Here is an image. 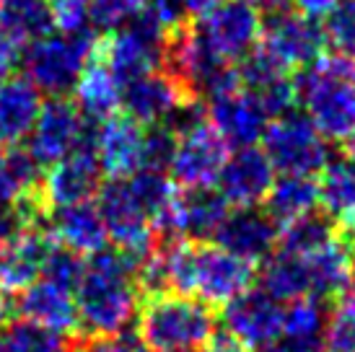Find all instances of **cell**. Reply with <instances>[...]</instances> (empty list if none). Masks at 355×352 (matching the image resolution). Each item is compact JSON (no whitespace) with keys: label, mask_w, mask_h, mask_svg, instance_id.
Returning a JSON list of instances; mask_svg holds the SVG:
<instances>
[{"label":"cell","mask_w":355,"mask_h":352,"mask_svg":"<svg viewBox=\"0 0 355 352\" xmlns=\"http://www.w3.org/2000/svg\"><path fill=\"white\" fill-rule=\"evenodd\" d=\"M80 329L86 334H117L135 322L140 288L135 267L119 249H99L86 256V272L73 290Z\"/></svg>","instance_id":"obj_1"},{"label":"cell","mask_w":355,"mask_h":352,"mask_svg":"<svg viewBox=\"0 0 355 352\" xmlns=\"http://www.w3.org/2000/svg\"><path fill=\"white\" fill-rule=\"evenodd\" d=\"M298 104L324 140L355 132V58L319 55L296 76Z\"/></svg>","instance_id":"obj_2"},{"label":"cell","mask_w":355,"mask_h":352,"mask_svg":"<svg viewBox=\"0 0 355 352\" xmlns=\"http://www.w3.org/2000/svg\"><path fill=\"white\" fill-rule=\"evenodd\" d=\"M138 337L150 352H200L216 337L213 306L192 295H146L138 308Z\"/></svg>","instance_id":"obj_3"},{"label":"cell","mask_w":355,"mask_h":352,"mask_svg":"<svg viewBox=\"0 0 355 352\" xmlns=\"http://www.w3.org/2000/svg\"><path fill=\"white\" fill-rule=\"evenodd\" d=\"M101 34L91 29L76 34H50L24 47L19 65L24 76L40 88L44 96H73L76 83L96 52Z\"/></svg>","instance_id":"obj_4"},{"label":"cell","mask_w":355,"mask_h":352,"mask_svg":"<svg viewBox=\"0 0 355 352\" xmlns=\"http://www.w3.org/2000/svg\"><path fill=\"white\" fill-rule=\"evenodd\" d=\"M166 37V31L146 10H138L122 29L101 37L99 55L112 70L119 88L140 76H148L153 70L164 68Z\"/></svg>","instance_id":"obj_5"},{"label":"cell","mask_w":355,"mask_h":352,"mask_svg":"<svg viewBox=\"0 0 355 352\" xmlns=\"http://www.w3.org/2000/svg\"><path fill=\"white\" fill-rule=\"evenodd\" d=\"M262 150L277 174H319L329 161V148L304 112H288L267 122Z\"/></svg>","instance_id":"obj_6"},{"label":"cell","mask_w":355,"mask_h":352,"mask_svg":"<svg viewBox=\"0 0 355 352\" xmlns=\"http://www.w3.org/2000/svg\"><path fill=\"white\" fill-rule=\"evenodd\" d=\"M262 13L244 0H223L220 6L195 19L192 29L218 60L228 65L241 62L259 44Z\"/></svg>","instance_id":"obj_7"},{"label":"cell","mask_w":355,"mask_h":352,"mask_svg":"<svg viewBox=\"0 0 355 352\" xmlns=\"http://www.w3.org/2000/svg\"><path fill=\"white\" fill-rule=\"evenodd\" d=\"M228 143L218 135L205 114L177 132V148L171 158V179L179 189L216 186L220 168L228 158Z\"/></svg>","instance_id":"obj_8"},{"label":"cell","mask_w":355,"mask_h":352,"mask_svg":"<svg viewBox=\"0 0 355 352\" xmlns=\"http://www.w3.org/2000/svg\"><path fill=\"white\" fill-rule=\"evenodd\" d=\"M257 47L267 52L283 70L296 76L309 68L319 55H324L327 42L322 24H316V19L293 10H280L267 16Z\"/></svg>","instance_id":"obj_9"},{"label":"cell","mask_w":355,"mask_h":352,"mask_svg":"<svg viewBox=\"0 0 355 352\" xmlns=\"http://www.w3.org/2000/svg\"><path fill=\"white\" fill-rule=\"evenodd\" d=\"M202 112L218 135L228 143V148L257 146L270 122L259 98L241 83H234V86L220 88L216 94L205 96Z\"/></svg>","instance_id":"obj_10"},{"label":"cell","mask_w":355,"mask_h":352,"mask_svg":"<svg viewBox=\"0 0 355 352\" xmlns=\"http://www.w3.org/2000/svg\"><path fill=\"white\" fill-rule=\"evenodd\" d=\"M226 334L247 350H265L283 337V303L262 288H249L223 306Z\"/></svg>","instance_id":"obj_11"},{"label":"cell","mask_w":355,"mask_h":352,"mask_svg":"<svg viewBox=\"0 0 355 352\" xmlns=\"http://www.w3.org/2000/svg\"><path fill=\"white\" fill-rule=\"evenodd\" d=\"M192 101L198 98L189 96L184 86L177 78H171L166 70H153L148 76L130 80L128 86H122V94H119L122 114L135 119L140 127L164 125L179 109Z\"/></svg>","instance_id":"obj_12"},{"label":"cell","mask_w":355,"mask_h":352,"mask_svg":"<svg viewBox=\"0 0 355 352\" xmlns=\"http://www.w3.org/2000/svg\"><path fill=\"white\" fill-rule=\"evenodd\" d=\"M275 174L277 171L272 168L262 148H234L220 168L216 189L226 197V202L234 210L236 207H259L275 182Z\"/></svg>","instance_id":"obj_13"},{"label":"cell","mask_w":355,"mask_h":352,"mask_svg":"<svg viewBox=\"0 0 355 352\" xmlns=\"http://www.w3.org/2000/svg\"><path fill=\"white\" fill-rule=\"evenodd\" d=\"M80 130V109L73 96H47L42 101L40 117L29 132V153L40 166L50 168L73 153Z\"/></svg>","instance_id":"obj_14"},{"label":"cell","mask_w":355,"mask_h":352,"mask_svg":"<svg viewBox=\"0 0 355 352\" xmlns=\"http://www.w3.org/2000/svg\"><path fill=\"white\" fill-rule=\"evenodd\" d=\"M99 156L91 150H73L68 156L52 164L50 171L42 176L40 195L44 200L47 210L68 207L76 202L94 200L101 186Z\"/></svg>","instance_id":"obj_15"},{"label":"cell","mask_w":355,"mask_h":352,"mask_svg":"<svg viewBox=\"0 0 355 352\" xmlns=\"http://www.w3.org/2000/svg\"><path fill=\"white\" fill-rule=\"evenodd\" d=\"M280 228L262 207H236L218 228L216 244L257 267L277 249Z\"/></svg>","instance_id":"obj_16"},{"label":"cell","mask_w":355,"mask_h":352,"mask_svg":"<svg viewBox=\"0 0 355 352\" xmlns=\"http://www.w3.org/2000/svg\"><path fill=\"white\" fill-rule=\"evenodd\" d=\"M52 236L47 225L21 231L0 244V293L19 295L31 283H37L44 270V259L50 254Z\"/></svg>","instance_id":"obj_17"},{"label":"cell","mask_w":355,"mask_h":352,"mask_svg":"<svg viewBox=\"0 0 355 352\" xmlns=\"http://www.w3.org/2000/svg\"><path fill=\"white\" fill-rule=\"evenodd\" d=\"M143 135L146 127H140L128 114H112L104 119L96 140V156L99 166L107 179H128L143 166Z\"/></svg>","instance_id":"obj_18"},{"label":"cell","mask_w":355,"mask_h":352,"mask_svg":"<svg viewBox=\"0 0 355 352\" xmlns=\"http://www.w3.org/2000/svg\"><path fill=\"white\" fill-rule=\"evenodd\" d=\"M301 256L306 259V267H309L311 298L337 301L353 288L355 249L340 234H335L319 249Z\"/></svg>","instance_id":"obj_19"},{"label":"cell","mask_w":355,"mask_h":352,"mask_svg":"<svg viewBox=\"0 0 355 352\" xmlns=\"http://www.w3.org/2000/svg\"><path fill=\"white\" fill-rule=\"evenodd\" d=\"M16 313L21 319L37 322L42 326H50L60 334L76 337V332L80 329L78 322V308H76V298L70 290L60 288V285L50 283L40 277L37 283H31L26 290H21L16 295L13 303Z\"/></svg>","instance_id":"obj_20"},{"label":"cell","mask_w":355,"mask_h":352,"mask_svg":"<svg viewBox=\"0 0 355 352\" xmlns=\"http://www.w3.org/2000/svg\"><path fill=\"white\" fill-rule=\"evenodd\" d=\"M47 234L58 244L68 246V249H73V252H78L83 256L104 249L109 241L104 218H101L99 207H96L94 200L50 210V215H47Z\"/></svg>","instance_id":"obj_21"},{"label":"cell","mask_w":355,"mask_h":352,"mask_svg":"<svg viewBox=\"0 0 355 352\" xmlns=\"http://www.w3.org/2000/svg\"><path fill=\"white\" fill-rule=\"evenodd\" d=\"M50 0H0V47L19 55L31 42L55 34Z\"/></svg>","instance_id":"obj_22"},{"label":"cell","mask_w":355,"mask_h":352,"mask_svg":"<svg viewBox=\"0 0 355 352\" xmlns=\"http://www.w3.org/2000/svg\"><path fill=\"white\" fill-rule=\"evenodd\" d=\"M42 94L24 73H10L0 83V146H19L40 117Z\"/></svg>","instance_id":"obj_23"},{"label":"cell","mask_w":355,"mask_h":352,"mask_svg":"<svg viewBox=\"0 0 355 352\" xmlns=\"http://www.w3.org/2000/svg\"><path fill=\"white\" fill-rule=\"evenodd\" d=\"M119 94H122V88H119V83L114 80L112 70L107 68L104 58L99 55V44H96V52L91 55V60L86 62L83 73H80L78 83H76L73 101L78 104L80 114L86 119L104 122V119H109L112 114H117Z\"/></svg>","instance_id":"obj_24"},{"label":"cell","mask_w":355,"mask_h":352,"mask_svg":"<svg viewBox=\"0 0 355 352\" xmlns=\"http://www.w3.org/2000/svg\"><path fill=\"white\" fill-rule=\"evenodd\" d=\"M262 210L283 228L319 210V184L314 176L280 174L267 192Z\"/></svg>","instance_id":"obj_25"},{"label":"cell","mask_w":355,"mask_h":352,"mask_svg":"<svg viewBox=\"0 0 355 352\" xmlns=\"http://www.w3.org/2000/svg\"><path fill=\"white\" fill-rule=\"evenodd\" d=\"M259 280H262V290L270 293L280 303H291L296 298L311 295V280H309L306 259L296 252L280 249V246L262 262Z\"/></svg>","instance_id":"obj_26"},{"label":"cell","mask_w":355,"mask_h":352,"mask_svg":"<svg viewBox=\"0 0 355 352\" xmlns=\"http://www.w3.org/2000/svg\"><path fill=\"white\" fill-rule=\"evenodd\" d=\"M319 207H324V215L340 218L355 207V161L335 158L327 161L319 171Z\"/></svg>","instance_id":"obj_27"},{"label":"cell","mask_w":355,"mask_h":352,"mask_svg":"<svg viewBox=\"0 0 355 352\" xmlns=\"http://www.w3.org/2000/svg\"><path fill=\"white\" fill-rule=\"evenodd\" d=\"M3 347L6 352H73L76 337L60 334L50 326H42L29 319H10L3 329Z\"/></svg>","instance_id":"obj_28"},{"label":"cell","mask_w":355,"mask_h":352,"mask_svg":"<svg viewBox=\"0 0 355 352\" xmlns=\"http://www.w3.org/2000/svg\"><path fill=\"white\" fill-rule=\"evenodd\" d=\"M324 326V301L309 295V298H296L291 303H283V337H280V342L322 344Z\"/></svg>","instance_id":"obj_29"},{"label":"cell","mask_w":355,"mask_h":352,"mask_svg":"<svg viewBox=\"0 0 355 352\" xmlns=\"http://www.w3.org/2000/svg\"><path fill=\"white\" fill-rule=\"evenodd\" d=\"M322 352H355V293L337 298L335 308L327 313Z\"/></svg>","instance_id":"obj_30"},{"label":"cell","mask_w":355,"mask_h":352,"mask_svg":"<svg viewBox=\"0 0 355 352\" xmlns=\"http://www.w3.org/2000/svg\"><path fill=\"white\" fill-rule=\"evenodd\" d=\"M83 272H86V256L78 254V252H73V249H68V246L58 244V241L52 238L50 254H47V259H44L42 277L73 293L76 285L80 283Z\"/></svg>","instance_id":"obj_31"},{"label":"cell","mask_w":355,"mask_h":352,"mask_svg":"<svg viewBox=\"0 0 355 352\" xmlns=\"http://www.w3.org/2000/svg\"><path fill=\"white\" fill-rule=\"evenodd\" d=\"M324 42L337 55L355 58V0H337L322 24Z\"/></svg>","instance_id":"obj_32"},{"label":"cell","mask_w":355,"mask_h":352,"mask_svg":"<svg viewBox=\"0 0 355 352\" xmlns=\"http://www.w3.org/2000/svg\"><path fill=\"white\" fill-rule=\"evenodd\" d=\"M86 3H89V26L101 37L122 29L143 6V0H86Z\"/></svg>","instance_id":"obj_33"},{"label":"cell","mask_w":355,"mask_h":352,"mask_svg":"<svg viewBox=\"0 0 355 352\" xmlns=\"http://www.w3.org/2000/svg\"><path fill=\"white\" fill-rule=\"evenodd\" d=\"M177 148V132L168 125H153L146 127L143 135V166L148 171H164L166 174Z\"/></svg>","instance_id":"obj_34"},{"label":"cell","mask_w":355,"mask_h":352,"mask_svg":"<svg viewBox=\"0 0 355 352\" xmlns=\"http://www.w3.org/2000/svg\"><path fill=\"white\" fill-rule=\"evenodd\" d=\"M73 352H150L138 334L117 332V334H86L76 337Z\"/></svg>","instance_id":"obj_35"},{"label":"cell","mask_w":355,"mask_h":352,"mask_svg":"<svg viewBox=\"0 0 355 352\" xmlns=\"http://www.w3.org/2000/svg\"><path fill=\"white\" fill-rule=\"evenodd\" d=\"M335 3L337 0H291V6H296L298 13H304L309 19H324L335 8Z\"/></svg>","instance_id":"obj_36"},{"label":"cell","mask_w":355,"mask_h":352,"mask_svg":"<svg viewBox=\"0 0 355 352\" xmlns=\"http://www.w3.org/2000/svg\"><path fill=\"white\" fill-rule=\"evenodd\" d=\"M200 352H249V350L241 342H236L234 337H228V334H216Z\"/></svg>","instance_id":"obj_37"},{"label":"cell","mask_w":355,"mask_h":352,"mask_svg":"<svg viewBox=\"0 0 355 352\" xmlns=\"http://www.w3.org/2000/svg\"><path fill=\"white\" fill-rule=\"evenodd\" d=\"M223 0H182V6L187 10L189 19H200V16H205L207 10H213L216 6H220Z\"/></svg>","instance_id":"obj_38"},{"label":"cell","mask_w":355,"mask_h":352,"mask_svg":"<svg viewBox=\"0 0 355 352\" xmlns=\"http://www.w3.org/2000/svg\"><path fill=\"white\" fill-rule=\"evenodd\" d=\"M244 3H249L252 8H257L259 13H265V16H272V13L291 8V0H244Z\"/></svg>","instance_id":"obj_39"},{"label":"cell","mask_w":355,"mask_h":352,"mask_svg":"<svg viewBox=\"0 0 355 352\" xmlns=\"http://www.w3.org/2000/svg\"><path fill=\"white\" fill-rule=\"evenodd\" d=\"M337 223H340V236L355 249V207L337 218Z\"/></svg>","instance_id":"obj_40"},{"label":"cell","mask_w":355,"mask_h":352,"mask_svg":"<svg viewBox=\"0 0 355 352\" xmlns=\"http://www.w3.org/2000/svg\"><path fill=\"white\" fill-rule=\"evenodd\" d=\"M19 55H13V52H8V49L0 47V83L8 78L13 70L19 68Z\"/></svg>","instance_id":"obj_41"},{"label":"cell","mask_w":355,"mask_h":352,"mask_svg":"<svg viewBox=\"0 0 355 352\" xmlns=\"http://www.w3.org/2000/svg\"><path fill=\"white\" fill-rule=\"evenodd\" d=\"M345 156L350 161H355V132L350 137H345Z\"/></svg>","instance_id":"obj_42"},{"label":"cell","mask_w":355,"mask_h":352,"mask_svg":"<svg viewBox=\"0 0 355 352\" xmlns=\"http://www.w3.org/2000/svg\"><path fill=\"white\" fill-rule=\"evenodd\" d=\"M8 322V301H6V293H0V324Z\"/></svg>","instance_id":"obj_43"},{"label":"cell","mask_w":355,"mask_h":352,"mask_svg":"<svg viewBox=\"0 0 355 352\" xmlns=\"http://www.w3.org/2000/svg\"><path fill=\"white\" fill-rule=\"evenodd\" d=\"M0 352H6V347H3V337H0Z\"/></svg>","instance_id":"obj_44"},{"label":"cell","mask_w":355,"mask_h":352,"mask_svg":"<svg viewBox=\"0 0 355 352\" xmlns=\"http://www.w3.org/2000/svg\"><path fill=\"white\" fill-rule=\"evenodd\" d=\"M353 293H355V272H353Z\"/></svg>","instance_id":"obj_45"},{"label":"cell","mask_w":355,"mask_h":352,"mask_svg":"<svg viewBox=\"0 0 355 352\" xmlns=\"http://www.w3.org/2000/svg\"><path fill=\"white\" fill-rule=\"evenodd\" d=\"M50 3H55V0H50Z\"/></svg>","instance_id":"obj_46"}]
</instances>
